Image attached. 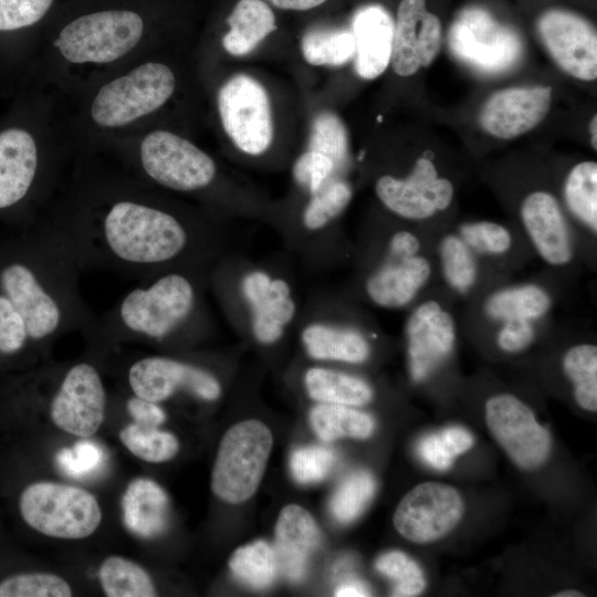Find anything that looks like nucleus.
<instances>
[{
    "instance_id": "obj_1",
    "label": "nucleus",
    "mask_w": 597,
    "mask_h": 597,
    "mask_svg": "<svg viewBox=\"0 0 597 597\" xmlns=\"http://www.w3.org/2000/svg\"><path fill=\"white\" fill-rule=\"evenodd\" d=\"M57 227L82 268L98 263L136 276L172 262L189 242L188 231L177 217L134 197L115 198L94 216Z\"/></svg>"
},
{
    "instance_id": "obj_2",
    "label": "nucleus",
    "mask_w": 597,
    "mask_h": 597,
    "mask_svg": "<svg viewBox=\"0 0 597 597\" xmlns=\"http://www.w3.org/2000/svg\"><path fill=\"white\" fill-rule=\"evenodd\" d=\"M195 301L190 280L179 273H168L127 292L102 321H95L92 326L118 335L160 341L189 318Z\"/></svg>"
},
{
    "instance_id": "obj_3",
    "label": "nucleus",
    "mask_w": 597,
    "mask_h": 597,
    "mask_svg": "<svg viewBox=\"0 0 597 597\" xmlns=\"http://www.w3.org/2000/svg\"><path fill=\"white\" fill-rule=\"evenodd\" d=\"M176 77L159 62H145L101 86L90 105L101 128H122L159 109L172 96Z\"/></svg>"
},
{
    "instance_id": "obj_4",
    "label": "nucleus",
    "mask_w": 597,
    "mask_h": 597,
    "mask_svg": "<svg viewBox=\"0 0 597 597\" xmlns=\"http://www.w3.org/2000/svg\"><path fill=\"white\" fill-rule=\"evenodd\" d=\"M144 31V20L134 11H98L69 22L54 40V46L71 64H108L132 52Z\"/></svg>"
},
{
    "instance_id": "obj_5",
    "label": "nucleus",
    "mask_w": 597,
    "mask_h": 597,
    "mask_svg": "<svg viewBox=\"0 0 597 597\" xmlns=\"http://www.w3.org/2000/svg\"><path fill=\"white\" fill-rule=\"evenodd\" d=\"M20 513L25 523L50 537L80 540L101 524L102 511L88 491L55 482H35L20 495Z\"/></svg>"
},
{
    "instance_id": "obj_6",
    "label": "nucleus",
    "mask_w": 597,
    "mask_h": 597,
    "mask_svg": "<svg viewBox=\"0 0 597 597\" xmlns=\"http://www.w3.org/2000/svg\"><path fill=\"white\" fill-rule=\"evenodd\" d=\"M272 444V433L261 421L247 420L232 426L221 439L213 464V493L232 504L250 499L261 482Z\"/></svg>"
},
{
    "instance_id": "obj_7",
    "label": "nucleus",
    "mask_w": 597,
    "mask_h": 597,
    "mask_svg": "<svg viewBox=\"0 0 597 597\" xmlns=\"http://www.w3.org/2000/svg\"><path fill=\"white\" fill-rule=\"evenodd\" d=\"M138 166L154 182L177 191L202 189L213 180V159L190 140L165 129L146 134L137 151Z\"/></svg>"
},
{
    "instance_id": "obj_8",
    "label": "nucleus",
    "mask_w": 597,
    "mask_h": 597,
    "mask_svg": "<svg viewBox=\"0 0 597 597\" xmlns=\"http://www.w3.org/2000/svg\"><path fill=\"white\" fill-rule=\"evenodd\" d=\"M218 111L226 134L243 153L260 155L273 139V121L264 86L248 74L230 77L219 90Z\"/></svg>"
},
{
    "instance_id": "obj_9",
    "label": "nucleus",
    "mask_w": 597,
    "mask_h": 597,
    "mask_svg": "<svg viewBox=\"0 0 597 597\" xmlns=\"http://www.w3.org/2000/svg\"><path fill=\"white\" fill-rule=\"evenodd\" d=\"M450 50L461 61L483 73L511 69L522 55L519 35L481 8H467L449 31Z\"/></svg>"
},
{
    "instance_id": "obj_10",
    "label": "nucleus",
    "mask_w": 597,
    "mask_h": 597,
    "mask_svg": "<svg viewBox=\"0 0 597 597\" xmlns=\"http://www.w3.org/2000/svg\"><path fill=\"white\" fill-rule=\"evenodd\" d=\"M490 432L510 459L523 470L540 468L547 460L552 439L531 408L509 394L491 397L485 404Z\"/></svg>"
},
{
    "instance_id": "obj_11",
    "label": "nucleus",
    "mask_w": 597,
    "mask_h": 597,
    "mask_svg": "<svg viewBox=\"0 0 597 597\" xmlns=\"http://www.w3.org/2000/svg\"><path fill=\"white\" fill-rule=\"evenodd\" d=\"M463 509L457 489L444 483L423 482L400 500L392 522L406 540L427 544L449 534L459 524Z\"/></svg>"
},
{
    "instance_id": "obj_12",
    "label": "nucleus",
    "mask_w": 597,
    "mask_h": 597,
    "mask_svg": "<svg viewBox=\"0 0 597 597\" xmlns=\"http://www.w3.org/2000/svg\"><path fill=\"white\" fill-rule=\"evenodd\" d=\"M105 407L106 392L100 371L82 362L65 373L52 398L50 415L57 428L85 439L98 431Z\"/></svg>"
},
{
    "instance_id": "obj_13",
    "label": "nucleus",
    "mask_w": 597,
    "mask_h": 597,
    "mask_svg": "<svg viewBox=\"0 0 597 597\" xmlns=\"http://www.w3.org/2000/svg\"><path fill=\"white\" fill-rule=\"evenodd\" d=\"M536 27L551 57L565 73L580 81L597 77V33L589 21L567 10L549 9Z\"/></svg>"
},
{
    "instance_id": "obj_14",
    "label": "nucleus",
    "mask_w": 597,
    "mask_h": 597,
    "mask_svg": "<svg viewBox=\"0 0 597 597\" xmlns=\"http://www.w3.org/2000/svg\"><path fill=\"white\" fill-rule=\"evenodd\" d=\"M127 381L135 396L157 404L179 390L203 400H214L221 392L220 384L210 373L164 356L137 359L128 368Z\"/></svg>"
},
{
    "instance_id": "obj_15",
    "label": "nucleus",
    "mask_w": 597,
    "mask_h": 597,
    "mask_svg": "<svg viewBox=\"0 0 597 597\" xmlns=\"http://www.w3.org/2000/svg\"><path fill=\"white\" fill-rule=\"evenodd\" d=\"M375 190L389 210L412 220L427 219L447 209L453 198L451 181L439 178L433 163L427 157L418 158L406 178L381 176Z\"/></svg>"
},
{
    "instance_id": "obj_16",
    "label": "nucleus",
    "mask_w": 597,
    "mask_h": 597,
    "mask_svg": "<svg viewBox=\"0 0 597 597\" xmlns=\"http://www.w3.org/2000/svg\"><path fill=\"white\" fill-rule=\"evenodd\" d=\"M442 41L439 18L426 8V0H401L394 24L390 63L396 74L410 76L429 66Z\"/></svg>"
},
{
    "instance_id": "obj_17",
    "label": "nucleus",
    "mask_w": 597,
    "mask_h": 597,
    "mask_svg": "<svg viewBox=\"0 0 597 597\" xmlns=\"http://www.w3.org/2000/svg\"><path fill=\"white\" fill-rule=\"evenodd\" d=\"M552 88L513 86L488 97L480 109L479 123L490 135L512 139L536 127L548 114Z\"/></svg>"
},
{
    "instance_id": "obj_18",
    "label": "nucleus",
    "mask_w": 597,
    "mask_h": 597,
    "mask_svg": "<svg viewBox=\"0 0 597 597\" xmlns=\"http://www.w3.org/2000/svg\"><path fill=\"white\" fill-rule=\"evenodd\" d=\"M406 333L411 377L422 381L451 353L455 339L453 320L438 302L427 301L410 315Z\"/></svg>"
},
{
    "instance_id": "obj_19",
    "label": "nucleus",
    "mask_w": 597,
    "mask_h": 597,
    "mask_svg": "<svg viewBox=\"0 0 597 597\" xmlns=\"http://www.w3.org/2000/svg\"><path fill=\"white\" fill-rule=\"evenodd\" d=\"M40 170L34 136L21 127L0 132V210L12 208L30 193Z\"/></svg>"
},
{
    "instance_id": "obj_20",
    "label": "nucleus",
    "mask_w": 597,
    "mask_h": 597,
    "mask_svg": "<svg viewBox=\"0 0 597 597\" xmlns=\"http://www.w3.org/2000/svg\"><path fill=\"white\" fill-rule=\"evenodd\" d=\"M521 218L538 254L552 265H564L573 256L566 221L553 195L534 191L522 202Z\"/></svg>"
},
{
    "instance_id": "obj_21",
    "label": "nucleus",
    "mask_w": 597,
    "mask_h": 597,
    "mask_svg": "<svg viewBox=\"0 0 597 597\" xmlns=\"http://www.w3.org/2000/svg\"><path fill=\"white\" fill-rule=\"evenodd\" d=\"M320 541V528L306 510L296 504L284 506L275 525L274 551L280 572L291 582L301 580Z\"/></svg>"
},
{
    "instance_id": "obj_22",
    "label": "nucleus",
    "mask_w": 597,
    "mask_h": 597,
    "mask_svg": "<svg viewBox=\"0 0 597 597\" xmlns=\"http://www.w3.org/2000/svg\"><path fill=\"white\" fill-rule=\"evenodd\" d=\"M242 290L253 311L252 327L258 341L270 344L279 339L295 312L286 282L253 272L244 277Z\"/></svg>"
},
{
    "instance_id": "obj_23",
    "label": "nucleus",
    "mask_w": 597,
    "mask_h": 597,
    "mask_svg": "<svg viewBox=\"0 0 597 597\" xmlns=\"http://www.w3.org/2000/svg\"><path fill=\"white\" fill-rule=\"evenodd\" d=\"M394 24L390 14L379 6L360 9L353 19L355 71L365 80L381 75L390 63Z\"/></svg>"
},
{
    "instance_id": "obj_24",
    "label": "nucleus",
    "mask_w": 597,
    "mask_h": 597,
    "mask_svg": "<svg viewBox=\"0 0 597 597\" xmlns=\"http://www.w3.org/2000/svg\"><path fill=\"white\" fill-rule=\"evenodd\" d=\"M430 273V264L422 256L389 253L387 261L368 279L367 293L380 306L400 307L416 296Z\"/></svg>"
},
{
    "instance_id": "obj_25",
    "label": "nucleus",
    "mask_w": 597,
    "mask_h": 597,
    "mask_svg": "<svg viewBox=\"0 0 597 597\" xmlns=\"http://www.w3.org/2000/svg\"><path fill=\"white\" fill-rule=\"evenodd\" d=\"M122 510L124 524L129 532L143 538H153L166 528L169 501L158 483L137 478L123 494Z\"/></svg>"
},
{
    "instance_id": "obj_26",
    "label": "nucleus",
    "mask_w": 597,
    "mask_h": 597,
    "mask_svg": "<svg viewBox=\"0 0 597 597\" xmlns=\"http://www.w3.org/2000/svg\"><path fill=\"white\" fill-rule=\"evenodd\" d=\"M230 29L223 35V49L241 56L253 51L275 29V17L262 0H239L227 20Z\"/></svg>"
},
{
    "instance_id": "obj_27",
    "label": "nucleus",
    "mask_w": 597,
    "mask_h": 597,
    "mask_svg": "<svg viewBox=\"0 0 597 597\" xmlns=\"http://www.w3.org/2000/svg\"><path fill=\"white\" fill-rule=\"evenodd\" d=\"M302 338L310 356L316 359L362 363L369 355L366 339L348 328L314 324L304 329Z\"/></svg>"
},
{
    "instance_id": "obj_28",
    "label": "nucleus",
    "mask_w": 597,
    "mask_h": 597,
    "mask_svg": "<svg viewBox=\"0 0 597 597\" xmlns=\"http://www.w3.org/2000/svg\"><path fill=\"white\" fill-rule=\"evenodd\" d=\"M308 395L325 404L364 406L373 398V390L360 378L325 368H311L305 374Z\"/></svg>"
},
{
    "instance_id": "obj_29",
    "label": "nucleus",
    "mask_w": 597,
    "mask_h": 597,
    "mask_svg": "<svg viewBox=\"0 0 597 597\" xmlns=\"http://www.w3.org/2000/svg\"><path fill=\"white\" fill-rule=\"evenodd\" d=\"M310 421L318 438L326 442L342 437L366 439L375 428L368 413L336 404L316 405L310 412Z\"/></svg>"
},
{
    "instance_id": "obj_30",
    "label": "nucleus",
    "mask_w": 597,
    "mask_h": 597,
    "mask_svg": "<svg viewBox=\"0 0 597 597\" xmlns=\"http://www.w3.org/2000/svg\"><path fill=\"white\" fill-rule=\"evenodd\" d=\"M551 307L547 292L534 284L519 285L493 293L485 303L486 314L501 321L537 320Z\"/></svg>"
},
{
    "instance_id": "obj_31",
    "label": "nucleus",
    "mask_w": 597,
    "mask_h": 597,
    "mask_svg": "<svg viewBox=\"0 0 597 597\" xmlns=\"http://www.w3.org/2000/svg\"><path fill=\"white\" fill-rule=\"evenodd\" d=\"M101 586L108 597H153L156 588L148 573L122 556H109L100 566Z\"/></svg>"
},
{
    "instance_id": "obj_32",
    "label": "nucleus",
    "mask_w": 597,
    "mask_h": 597,
    "mask_svg": "<svg viewBox=\"0 0 597 597\" xmlns=\"http://www.w3.org/2000/svg\"><path fill=\"white\" fill-rule=\"evenodd\" d=\"M304 60L315 66H341L355 55L352 31L338 29H313L302 38Z\"/></svg>"
},
{
    "instance_id": "obj_33",
    "label": "nucleus",
    "mask_w": 597,
    "mask_h": 597,
    "mask_svg": "<svg viewBox=\"0 0 597 597\" xmlns=\"http://www.w3.org/2000/svg\"><path fill=\"white\" fill-rule=\"evenodd\" d=\"M229 567L235 577L255 589L269 587L280 573L274 547L262 540L235 549Z\"/></svg>"
},
{
    "instance_id": "obj_34",
    "label": "nucleus",
    "mask_w": 597,
    "mask_h": 597,
    "mask_svg": "<svg viewBox=\"0 0 597 597\" xmlns=\"http://www.w3.org/2000/svg\"><path fill=\"white\" fill-rule=\"evenodd\" d=\"M564 196L572 213L590 228L597 230V164L582 161L568 172Z\"/></svg>"
},
{
    "instance_id": "obj_35",
    "label": "nucleus",
    "mask_w": 597,
    "mask_h": 597,
    "mask_svg": "<svg viewBox=\"0 0 597 597\" xmlns=\"http://www.w3.org/2000/svg\"><path fill=\"white\" fill-rule=\"evenodd\" d=\"M566 376L574 385L576 402L585 410H597V347L580 344L569 348L563 359Z\"/></svg>"
},
{
    "instance_id": "obj_36",
    "label": "nucleus",
    "mask_w": 597,
    "mask_h": 597,
    "mask_svg": "<svg viewBox=\"0 0 597 597\" xmlns=\"http://www.w3.org/2000/svg\"><path fill=\"white\" fill-rule=\"evenodd\" d=\"M119 439L135 457L151 463L168 461L179 450V442L172 433L136 422L123 428Z\"/></svg>"
},
{
    "instance_id": "obj_37",
    "label": "nucleus",
    "mask_w": 597,
    "mask_h": 597,
    "mask_svg": "<svg viewBox=\"0 0 597 597\" xmlns=\"http://www.w3.org/2000/svg\"><path fill=\"white\" fill-rule=\"evenodd\" d=\"M376 482L367 471H355L347 475L335 490L329 509L341 523H349L358 517L370 502Z\"/></svg>"
},
{
    "instance_id": "obj_38",
    "label": "nucleus",
    "mask_w": 597,
    "mask_h": 597,
    "mask_svg": "<svg viewBox=\"0 0 597 597\" xmlns=\"http://www.w3.org/2000/svg\"><path fill=\"white\" fill-rule=\"evenodd\" d=\"M442 272L451 287L463 293L476 280L475 260L463 240L457 235L444 237L439 247Z\"/></svg>"
},
{
    "instance_id": "obj_39",
    "label": "nucleus",
    "mask_w": 597,
    "mask_h": 597,
    "mask_svg": "<svg viewBox=\"0 0 597 597\" xmlns=\"http://www.w3.org/2000/svg\"><path fill=\"white\" fill-rule=\"evenodd\" d=\"M308 149L331 158L336 168L342 167L348 156V136L342 119L332 112H322L312 122Z\"/></svg>"
},
{
    "instance_id": "obj_40",
    "label": "nucleus",
    "mask_w": 597,
    "mask_h": 597,
    "mask_svg": "<svg viewBox=\"0 0 597 597\" xmlns=\"http://www.w3.org/2000/svg\"><path fill=\"white\" fill-rule=\"evenodd\" d=\"M376 569L394 582L392 596L412 597L426 587V579L419 565L399 551H390L380 555Z\"/></svg>"
},
{
    "instance_id": "obj_41",
    "label": "nucleus",
    "mask_w": 597,
    "mask_h": 597,
    "mask_svg": "<svg viewBox=\"0 0 597 597\" xmlns=\"http://www.w3.org/2000/svg\"><path fill=\"white\" fill-rule=\"evenodd\" d=\"M352 199V188L343 180H328L305 208L304 224L312 230L320 229L338 216Z\"/></svg>"
},
{
    "instance_id": "obj_42",
    "label": "nucleus",
    "mask_w": 597,
    "mask_h": 597,
    "mask_svg": "<svg viewBox=\"0 0 597 597\" xmlns=\"http://www.w3.org/2000/svg\"><path fill=\"white\" fill-rule=\"evenodd\" d=\"M72 588L62 577L50 573L10 576L0 583V597H70Z\"/></svg>"
},
{
    "instance_id": "obj_43",
    "label": "nucleus",
    "mask_w": 597,
    "mask_h": 597,
    "mask_svg": "<svg viewBox=\"0 0 597 597\" xmlns=\"http://www.w3.org/2000/svg\"><path fill=\"white\" fill-rule=\"evenodd\" d=\"M336 462L335 452L323 446H308L294 450L290 458V469L294 479L302 483L323 480Z\"/></svg>"
},
{
    "instance_id": "obj_44",
    "label": "nucleus",
    "mask_w": 597,
    "mask_h": 597,
    "mask_svg": "<svg viewBox=\"0 0 597 597\" xmlns=\"http://www.w3.org/2000/svg\"><path fill=\"white\" fill-rule=\"evenodd\" d=\"M460 235L469 248L490 254L504 253L512 244L509 230L490 221L464 223L460 227Z\"/></svg>"
},
{
    "instance_id": "obj_45",
    "label": "nucleus",
    "mask_w": 597,
    "mask_h": 597,
    "mask_svg": "<svg viewBox=\"0 0 597 597\" xmlns=\"http://www.w3.org/2000/svg\"><path fill=\"white\" fill-rule=\"evenodd\" d=\"M102 449L90 440H82L56 454L59 468L73 478H84L97 471L103 463Z\"/></svg>"
},
{
    "instance_id": "obj_46",
    "label": "nucleus",
    "mask_w": 597,
    "mask_h": 597,
    "mask_svg": "<svg viewBox=\"0 0 597 597\" xmlns=\"http://www.w3.org/2000/svg\"><path fill=\"white\" fill-rule=\"evenodd\" d=\"M53 0H0V31L33 25L49 11Z\"/></svg>"
},
{
    "instance_id": "obj_47",
    "label": "nucleus",
    "mask_w": 597,
    "mask_h": 597,
    "mask_svg": "<svg viewBox=\"0 0 597 597\" xmlns=\"http://www.w3.org/2000/svg\"><path fill=\"white\" fill-rule=\"evenodd\" d=\"M336 166L327 156L307 149L295 161V180L311 193L317 192L328 180Z\"/></svg>"
},
{
    "instance_id": "obj_48",
    "label": "nucleus",
    "mask_w": 597,
    "mask_h": 597,
    "mask_svg": "<svg viewBox=\"0 0 597 597\" xmlns=\"http://www.w3.org/2000/svg\"><path fill=\"white\" fill-rule=\"evenodd\" d=\"M29 337L24 322L10 300L0 291V354L20 352Z\"/></svg>"
},
{
    "instance_id": "obj_49",
    "label": "nucleus",
    "mask_w": 597,
    "mask_h": 597,
    "mask_svg": "<svg viewBox=\"0 0 597 597\" xmlns=\"http://www.w3.org/2000/svg\"><path fill=\"white\" fill-rule=\"evenodd\" d=\"M499 335V346L509 353L520 352L526 348L534 338V328L531 321L509 320L504 321Z\"/></svg>"
},
{
    "instance_id": "obj_50",
    "label": "nucleus",
    "mask_w": 597,
    "mask_h": 597,
    "mask_svg": "<svg viewBox=\"0 0 597 597\" xmlns=\"http://www.w3.org/2000/svg\"><path fill=\"white\" fill-rule=\"evenodd\" d=\"M417 451L427 464L440 471L448 470L455 459L439 432L422 437Z\"/></svg>"
},
{
    "instance_id": "obj_51",
    "label": "nucleus",
    "mask_w": 597,
    "mask_h": 597,
    "mask_svg": "<svg viewBox=\"0 0 597 597\" xmlns=\"http://www.w3.org/2000/svg\"><path fill=\"white\" fill-rule=\"evenodd\" d=\"M126 408L134 422L139 425L159 427L166 420V413L157 402L135 395L127 400Z\"/></svg>"
},
{
    "instance_id": "obj_52",
    "label": "nucleus",
    "mask_w": 597,
    "mask_h": 597,
    "mask_svg": "<svg viewBox=\"0 0 597 597\" xmlns=\"http://www.w3.org/2000/svg\"><path fill=\"white\" fill-rule=\"evenodd\" d=\"M439 433L454 458L468 451L474 443L472 434L461 427H449Z\"/></svg>"
},
{
    "instance_id": "obj_53",
    "label": "nucleus",
    "mask_w": 597,
    "mask_h": 597,
    "mask_svg": "<svg viewBox=\"0 0 597 597\" xmlns=\"http://www.w3.org/2000/svg\"><path fill=\"white\" fill-rule=\"evenodd\" d=\"M419 249L418 238L408 231L397 232L389 242V253L395 255H416Z\"/></svg>"
},
{
    "instance_id": "obj_54",
    "label": "nucleus",
    "mask_w": 597,
    "mask_h": 597,
    "mask_svg": "<svg viewBox=\"0 0 597 597\" xmlns=\"http://www.w3.org/2000/svg\"><path fill=\"white\" fill-rule=\"evenodd\" d=\"M369 595L370 593L367 586L356 579H349L342 583L335 590V596L338 597H359Z\"/></svg>"
},
{
    "instance_id": "obj_55",
    "label": "nucleus",
    "mask_w": 597,
    "mask_h": 597,
    "mask_svg": "<svg viewBox=\"0 0 597 597\" xmlns=\"http://www.w3.org/2000/svg\"><path fill=\"white\" fill-rule=\"evenodd\" d=\"M272 2L275 7L285 9V10H310L313 9L322 3H324L326 0H269Z\"/></svg>"
},
{
    "instance_id": "obj_56",
    "label": "nucleus",
    "mask_w": 597,
    "mask_h": 597,
    "mask_svg": "<svg viewBox=\"0 0 597 597\" xmlns=\"http://www.w3.org/2000/svg\"><path fill=\"white\" fill-rule=\"evenodd\" d=\"M589 132H590L591 146L594 147V149H597V117L596 115H594V117L590 121Z\"/></svg>"
},
{
    "instance_id": "obj_57",
    "label": "nucleus",
    "mask_w": 597,
    "mask_h": 597,
    "mask_svg": "<svg viewBox=\"0 0 597 597\" xmlns=\"http://www.w3.org/2000/svg\"><path fill=\"white\" fill-rule=\"evenodd\" d=\"M554 596L555 597H582L583 594L576 590H564V591L556 593Z\"/></svg>"
}]
</instances>
